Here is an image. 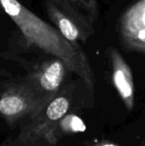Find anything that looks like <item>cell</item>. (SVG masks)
<instances>
[{"label":"cell","instance_id":"cell-1","mask_svg":"<svg viewBox=\"0 0 145 146\" xmlns=\"http://www.w3.org/2000/svg\"><path fill=\"white\" fill-rule=\"evenodd\" d=\"M0 3L22 33L27 45H34L60 58L68 71L77 74L88 89L94 90V72L79 44L68 40L55 26L42 20L17 0H0Z\"/></svg>","mask_w":145,"mask_h":146},{"label":"cell","instance_id":"cell-2","mask_svg":"<svg viewBox=\"0 0 145 146\" xmlns=\"http://www.w3.org/2000/svg\"><path fill=\"white\" fill-rule=\"evenodd\" d=\"M47 104L26 79L11 82L0 91V116L10 127L33 117Z\"/></svg>","mask_w":145,"mask_h":146},{"label":"cell","instance_id":"cell-3","mask_svg":"<svg viewBox=\"0 0 145 146\" xmlns=\"http://www.w3.org/2000/svg\"><path fill=\"white\" fill-rule=\"evenodd\" d=\"M71 106L69 92L65 90L50 101L37 115L28 119L27 123L21 129L19 134L12 141L3 145L12 146L44 145V139L51 128L63 117Z\"/></svg>","mask_w":145,"mask_h":146},{"label":"cell","instance_id":"cell-4","mask_svg":"<svg viewBox=\"0 0 145 146\" xmlns=\"http://www.w3.org/2000/svg\"><path fill=\"white\" fill-rule=\"evenodd\" d=\"M45 10L53 25L73 44L85 43L94 33V23L72 0H45Z\"/></svg>","mask_w":145,"mask_h":146},{"label":"cell","instance_id":"cell-5","mask_svg":"<svg viewBox=\"0 0 145 146\" xmlns=\"http://www.w3.org/2000/svg\"><path fill=\"white\" fill-rule=\"evenodd\" d=\"M66 71L68 70L64 62L54 56L41 63L26 79L49 103L62 91Z\"/></svg>","mask_w":145,"mask_h":146},{"label":"cell","instance_id":"cell-6","mask_svg":"<svg viewBox=\"0 0 145 146\" xmlns=\"http://www.w3.org/2000/svg\"><path fill=\"white\" fill-rule=\"evenodd\" d=\"M119 33L126 49L145 53V0H137L126 9L120 20Z\"/></svg>","mask_w":145,"mask_h":146},{"label":"cell","instance_id":"cell-7","mask_svg":"<svg viewBox=\"0 0 145 146\" xmlns=\"http://www.w3.org/2000/svg\"><path fill=\"white\" fill-rule=\"evenodd\" d=\"M109 58L111 62L113 82L126 108L132 111L134 107L135 89L132 70L121 54L114 47L108 49Z\"/></svg>","mask_w":145,"mask_h":146},{"label":"cell","instance_id":"cell-8","mask_svg":"<svg viewBox=\"0 0 145 146\" xmlns=\"http://www.w3.org/2000/svg\"><path fill=\"white\" fill-rule=\"evenodd\" d=\"M85 128V124L79 116L67 113L49 132L45 137L44 145H56L64 136L83 133Z\"/></svg>","mask_w":145,"mask_h":146},{"label":"cell","instance_id":"cell-9","mask_svg":"<svg viewBox=\"0 0 145 146\" xmlns=\"http://www.w3.org/2000/svg\"><path fill=\"white\" fill-rule=\"evenodd\" d=\"M95 23L98 17L97 0H72Z\"/></svg>","mask_w":145,"mask_h":146},{"label":"cell","instance_id":"cell-10","mask_svg":"<svg viewBox=\"0 0 145 146\" xmlns=\"http://www.w3.org/2000/svg\"><path fill=\"white\" fill-rule=\"evenodd\" d=\"M141 145H145V138L144 139V140L141 142Z\"/></svg>","mask_w":145,"mask_h":146},{"label":"cell","instance_id":"cell-11","mask_svg":"<svg viewBox=\"0 0 145 146\" xmlns=\"http://www.w3.org/2000/svg\"><path fill=\"white\" fill-rule=\"evenodd\" d=\"M0 8H2V9H3V7H2V5H1V3H0Z\"/></svg>","mask_w":145,"mask_h":146}]
</instances>
